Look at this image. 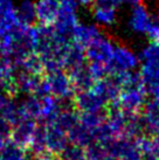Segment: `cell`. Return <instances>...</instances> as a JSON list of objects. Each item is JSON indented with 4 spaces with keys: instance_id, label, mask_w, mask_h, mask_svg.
<instances>
[{
    "instance_id": "cell-1",
    "label": "cell",
    "mask_w": 159,
    "mask_h": 160,
    "mask_svg": "<svg viewBox=\"0 0 159 160\" xmlns=\"http://www.w3.org/2000/svg\"><path fill=\"white\" fill-rule=\"evenodd\" d=\"M139 75L146 92L159 98V42H150L138 54Z\"/></svg>"
},
{
    "instance_id": "cell-2",
    "label": "cell",
    "mask_w": 159,
    "mask_h": 160,
    "mask_svg": "<svg viewBox=\"0 0 159 160\" xmlns=\"http://www.w3.org/2000/svg\"><path fill=\"white\" fill-rule=\"evenodd\" d=\"M44 80L49 95H53L62 102L70 101L75 96L76 89L71 82L70 76L63 69L47 72Z\"/></svg>"
},
{
    "instance_id": "cell-3",
    "label": "cell",
    "mask_w": 159,
    "mask_h": 160,
    "mask_svg": "<svg viewBox=\"0 0 159 160\" xmlns=\"http://www.w3.org/2000/svg\"><path fill=\"white\" fill-rule=\"evenodd\" d=\"M77 6L74 0H61L59 4L58 15L54 23L53 29L58 34L71 39V32L76 27L79 21Z\"/></svg>"
},
{
    "instance_id": "cell-4",
    "label": "cell",
    "mask_w": 159,
    "mask_h": 160,
    "mask_svg": "<svg viewBox=\"0 0 159 160\" xmlns=\"http://www.w3.org/2000/svg\"><path fill=\"white\" fill-rule=\"evenodd\" d=\"M139 66V58L132 49L126 46L116 45L111 60L106 64L108 76H115L121 72L133 71Z\"/></svg>"
},
{
    "instance_id": "cell-5",
    "label": "cell",
    "mask_w": 159,
    "mask_h": 160,
    "mask_svg": "<svg viewBox=\"0 0 159 160\" xmlns=\"http://www.w3.org/2000/svg\"><path fill=\"white\" fill-rule=\"evenodd\" d=\"M108 153L118 160H141V148L138 138H130L126 136L115 137L108 145H105Z\"/></svg>"
},
{
    "instance_id": "cell-6",
    "label": "cell",
    "mask_w": 159,
    "mask_h": 160,
    "mask_svg": "<svg viewBox=\"0 0 159 160\" xmlns=\"http://www.w3.org/2000/svg\"><path fill=\"white\" fill-rule=\"evenodd\" d=\"M146 95L147 92L143 85V82L137 84L128 85L122 88L117 103L124 111L130 112V113L139 112V110L145 105Z\"/></svg>"
},
{
    "instance_id": "cell-7",
    "label": "cell",
    "mask_w": 159,
    "mask_h": 160,
    "mask_svg": "<svg viewBox=\"0 0 159 160\" xmlns=\"http://www.w3.org/2000/svg\"><path fill=\"white\" fill-rule=\"evenodd\" d=\"M115 46L114 41L102 34L98 39L91 42L88 47H85V60L89 62L101 63L106 67V64L111 60Z\"/></svg>"
},
{
    "instance_id": "cell-8",
    "label": "cell",
    "mask_w": 159,
    "mask_h": 160,
    "mask_svg": "<svg viewBox=\"0 0 159 160\" xmlns=\"http://www.w3.org/2000/svg\"><path fill=\"white\" fill-rule=\"evenodd\" d=\"M74 105L80 113L84 112H102L106 103L102 99L93 88L77 91L74 96Z\"/></svg>"
},
{
    "instance_id": "cell-9",
    "label": "cell",
    "mask_w": 159,
    "mask_h": 160,
    "mask_svg": "<svg viewBox=\"0 0 159 160\" xmlns=\"http://www.w3.org/2000/svg\"><path fill=\"white\" fill-rule=\"evenodd\" d=\"M44 125L46 134V148L52 154H60L62 150L69 144L67 131L59 126L56 123H49Z\"/></svg>"
},
{
    "instance_id": "cell-10",
    "label": "cell",
    "mask_w": 159,
    "mask_h": 160,
    "mask_svg": "<svg viewBox=\"0 0 159 160\" xmlns=\"http://www.w3.org/2000/svg\"><path fill=\"white\" fill-rule=\"evenodd\" d=\"M36 128H38V123L35 119L23 117L14 125H12L11 140L23 148L28 147Z\"/></svg>"
},
{
    "instance_id": "cell-11",
    "label": "cell",
    "mask_w": 159,
    "mask_h": 160,
    "mask_svg": "<svg viewBox=\"0 0 159 160\" xmlns=\"http://www.w3.org/2000/svg\"><path fill=\"white\" fill-rule=\"evenodd\" d=\"M91 88L101 96L106 105L116 102L122 91V85L115 76H106L102 80L96 81Z\"/></svg>"
},
{
    "instance_id": "cell-12",
    "label": "cell",
    "mask_w": 159,
    "mask_h": 160,
    "mask_svg": "<svg viewBox=\"0 0 159 160\" xmlns=\"http://www.w3.org/2000/svg\"><path fill=\"white\" fill-rule=\"evenodd\" d=\"M151 18L152 15L145 5L138 4L132 6L128 18V28L135 34H144Z\"/></svg>"
},
{
    "instance_id": "cell-13",
    "label": "cell",
    "mask_w": 159,
    "mask_h": 160,
    "mask_svg": "<svg viewBox=\"0 0 159 160\" xmlns=\"http://www.w3.org/2000/svg\"><path fill=\"white\" fill-rule=\"evenodd\" d=\"M102 34L103 33L100 29V26L96 23L79 22L71 32V41L85 48L96 39H98Z\"/></svg>"
},
{
    "instance_id": "cell-14",
    "label": "cell",
    "mask_w": 159,
    "mask_h": 160,
    "mask_svg": "<svg viewBox=\"0 0 159 160\" xmlns=\"http://www.w3.org/2000/svg\"><path fill=\"white\" fill-rule=\"evenodd\" d=\"M63 103L62 101L54 97L53 95H46L41 97V111H40L39 120L42 124L53 123L58 118L60 112L63 110Z\"/></svg>"
},
{
    "instance_id": "cell-15",
    "label": "cell",
    "mask_w": 159,
    "mask_h": 160,
    "mask_svg": "<svg viewBox=\"0 0 159 160\" xmlns=\"http://www.w3.org/2000/svg\"><path fill=\"white\" fill-rule=\"evenodd\" d=\"M60 1L56 0H38L35 2L36 21L42 26H52L56 19Z\"/></svg>"
},
{
    "instance_id": "cell-16",
    "label": "cell",
    "mask_w": 159,
    "mask_h": 160,
    "mask_svg": "<svg viewBox=\"0 0 159 160\" xmlns=\"http://www.w3.org/2000/svg\"><path fill=\"white\" fill-rule=\"evenodd\" d=\"M84 63H85V48L77 45L74 41H71L63 55V60H62L63 69L71 70Z\"/></svg>"
},
{
    "instance_id": "cell-17",
    "label": "cell",
    "mask_w": 159,
    "mask_h": 160,
    "mask_svg": "<svg viewBox=\"0 0 159 160\" xmlns=\"http://www.w3.org/2000/svg\"><path fill=\"white\" fill-rule=\"evenodd\" d=\"M143 118L145 122L146 132L155 134L159 131V98L153 97L144 105Z\"/></svg>"
},
{
    "instance_id": "cell-18",
    "label": "cell",
    "mask_w": 159,
    "mask_h": 160,
    "mask_svg": "<svg viewBox=\"0 0 159 160\" xmlns=\"http://www.w3.org/2000/svg\"><path fill=\"white\" fill-rule=\"evenodd\" d=\"M69 76H70L71 82L75 87L76 91L90 89L96 82L93 78V76L88 69V66H85V63L69 70Z\"/></svg>"
},
{
    "instance_id": "cell-19",
    "label": "cell",
    "mask_w": 159,
    "mask_h": 160,
    "mask_svg": "<svg viewBox=\"0 0 159 160\" xmlns=\"http://www.w3.org/2000/svg\"><path fill=\"white\" fill-rule=\"evenodd\" d=\"M18 104L23 117L39 120L41 111V98L35 95H22L18 99Z\"/></svg>"
},
{
    "instance_id": "cell-20",
    "label": "cell",
    "mask_w": 159,
    "mask_h": 160,
    "mask_svg": "<svg viewBox=\"0 0 159 160\" xmlns=\"http://www.w3.org/2000/svg\"><path fill=\"white\" fill-rule=\"evenodd\" d=\"M93 19L101 27H110L117 21V9L112 6H96L93 9Z\"/></svg>"
},
{
    "instance_id": "cell-21",
    "label": "cell",
    "mask_w": 159,
    "mask_h": 160,
    "mask_svg": "<svg viewBox=\"0 0 159 160\" xmlns=\"http://www.w3.org/2000/svg\"><path fill=\"white\" fill-rule=\"evenodd\" d=\"M68 139H69V142L83 148H87L94 144L91 130L85 129L80 123H77L73 129L68 131Z\"/></svg>"
},
{
    "instance_id": "cell-22",
    "label": "cell",
    "mask_w": 159,
    "mask_h": 160,
    "mask_svg": "<svg viewBox=\"0 0 159 160\" xmlns=\"http://www.w3.org/2000/svg\"><path fill=\"white\" fill-rule=\"evenodd\" d=\"M0 160H31V153L8 139L4 142Z\"/></svg>"
},
{
    "instance_id": "cell-23",
    "label": "cell",
    "mask_w": 159,
    "mask_h": 160,
    "mask_svg": "<svg viewBox=\"0 0 159 160\" xmlns=\"http://www.w3.org/2000/svg\"><path fill=\"white\" fill-rule=\"evenodd\" d=\"M17 14L22 23L27 26L33 25L35 18V2L33 0H21L15 7Z\"/></svg>"
},
{
    "instance_id": "cell-24",
    "label": "cell",
    "mask_w": 159,
    "mask_h": 160,
    "mask_svg": "<svg viewBox=\"0 0 159 160\" xmlns=\"http://www.w3.org/2000/svg\"><path fill=\"white\" fill-rule=\"evenodd\" d=\"M18 70L26 71V72L33 74V75L40 76V74L44 72V64L38 54L32 53L19 63Z\"/></svg>"
},
{
    "instance_id": "cell-25",
    "label": "cell",
    "mask_w": 159,
    "mask_h": 160,
    "mask_svg": "<svg viewBox=\"0 0 159 160\" xmlns=\"http://www.w3.org/2000/svg\"><path fill=\"white\" fill-rule=\"evenodd\" d=\"M80 120V115H77V112L75 110H73L71 108H63V110L60 112V115L58 116V118L54 120V123H56L59 126H61L62 129L68 131L73 129Z\"/></svg>"
},
{
    "instance_id": "cell-26",
    "label": "cell",
    "mask_w": 159,
    "mask_h": 160,
    "mask_svg": "<svg viewBox=\"0 0 159 160\" xmlns=\"http://www.w3.org/2000/svg\"><path fill=\"white\" fill-rule=\"evenodd\" d=\"M29 150L32 156H38L44 152H47L46 148V134H44V125L38 124L35 132L32 137V140L29 142Z\"/></svg>"
},
{
    "instance_id": "cell-27",
    "label": "cell",
    "mask_w": 159,
    "mask_h": 160,
    "mask_svg": "<svg viewBox=\"0 0 159 160\" xmlns=\"http://www.w3.org/2000/svg\"><path fill=\"white\" fill-rule=\"evenodd\" d=\"M105 122V115L103 112H84L80 113L79 123L85 129L93 130Z\"/></svg>"
},
{
    "instance_id": "cell-28",
    "label": "cell",
    "mask_w": 159,
    "mask_h": 160,
    "mask_svg": "<svg viewBox=\"0 0 159 160\" xmlns=\"http://www.w3.org/2000/svg\"><path fill=\"white\" fill-rule=\"evenodd\" d=\"M85 156V148L69 142L60 153L61 160H80Z\"/></svg>"
},
{
    "instance_id": "cell-29",
    "label": "cell",
    "mask_w": 159,
    "mask_h": 160,
    "mask_svg": "<svg viewBox=\"0 0 159 160\" xmlns=\"http://www.w3.org/2000/svg\"><path fill=\"white\" fill-rule=\"evenodd\" d=\"M151 42H159V17H152L144 33Z\"/></svg>"
},
{
    "instance_id": "cell-30",
    "label": "cell",
    "mask_w": 159,
    "mask_h": 160,
    "mask_svg": "<svg viewBox=\"0 0 159 160\" xmlns=\"http://www.w3.org/2000/svg\"><path fill=\"white\" fill-rule=\"evenodd\" d=\"M88 69L90 71V74L93 76V78L95 81L102 80L108 76V71H106V67L104 64L101 63H95V62H89Z\"/></svg>"
},
{
    "instance_id": "cell-31",
    "label": "cell",
    "mask_w": 159,
    "mask_h": 160,
    "mask_svg": "<svg viewBox=\"0 0 159 160\" xmlns=\"http://www.w3.org/2000/svg\"><path fill=\"white\" fill-rule=\"evenodd\" d=\"M11 132H12V124L5 118L0 117V140L6 142L11 139Z\"/></svg>"
},
{
    "instance_id": "cell-32",
    "label": "cell",
    "mask_w": 159,
    "mask_h": 160,
    "mask_svg": "<svg viewBox=\"0 0 159 160\" xmlns=\"http://www.w3.org/2000/svg\"><path fill=\"white\" fill-rule=\"evenodd\" d=\"M12 8H14L13 0H0V17Z\"/></svg>"
},
{
    "instance_id": "cell-33",
    "label": "cell",
    "mask_w": 159,
    "mask_h": 160,
    "mask_svg": "<svg viewBox=\"0 0 159 160\" xmlns=\"http://www.w3.org/2000/svg\"><path fill=\"white\" fill-rule=\"evenodd\" d=\"M76 4L80 5V6H91V5L95 2V0H74Z\"/></svg>"
},
{
    "instance_id": "cell-34",
    "label": "cell",
    "mask_w": 159,
    "mask_h": 160,
    "mask_svg": "<svg viewBox=\"0 0 159 160\" xmlns=\"http://www.w3.org/2000/svg\"><path fill=\"white\" fill-rule=\"evenodd\" d=\"M143 0H124V4L129 5V6H136L138 4H141Z\"/></svg>"
},
{
    "instance_id": "cell-35",
    "label": "cell",
    "mask_w": 159,
    "mask_h": 160,
    "mask_svg": "<svg viewBox=\"0 0 159 160\" xmlns=\"http://www.w3.org/2000/svg\"><path fill=\"white\" fill-rule=\"evenodd\" d=\"M114 1V5H115V7H117V6H119V5L124 4V0H112Z\"/></svg>"
},
{
    "instance_id": "cell-36",
    "label": "cell",
    "mask_w": 159,
    "mask_h": 160,
    "mask_svg": "<svg viewBox=\"0 0 159 160\" xmlns=\"http://www.w3.org/2000/svg\"><path fill=\"white\" fill-rule=\"evenodd\" d=\"M80 160H90V159H89V158L87 156H84L83 158H82V159H80Z\"/></svg>"
},
{
    "instance_id": "cell-37",
    "label": "cell",
    "mask_w": 159,
    "mask_h": 160,
    "mask_svg": "<svg viewBox=\"0 0 159 160\" xmlns=\"http://www.w3.org/2000/svg\"><path fill=\"white\" fill-rule=\"evenodd\" d=\"M157 13H158V17H159V1H158V5H157Z\"/></svg>"
},
{
    "instance_id": "cell-38",
    "label": "cell",
    "mask_w": 159,
    "mask_h": 160,
    "mask_svg": "<svg viewBox=\"0 0 159 160\" xmlns=\"http://www.w3.org/2000/svg\"><path fill=\"white\" fill-rule=\"evenodd\" d=\"M0 55H1V43H0Z\"/></svg>"
},
{
    "instance_id": "cell-39",
    "label": "cell",
    "mask_w": 159,
    "mask_h": 160,
    "mask_svg": "<svg viewBox=\"0 0 159 160\" xmlns=\"http://www.w3.org/2000/svg\"><path fill=\"white\" fill-rule=\"evenodd\" d=\"M56 1H61V0H56Z\"/></svg>"
},
{
    "instance_id": "cell-40",
    "label": "cell",
    "mask_w": 159,
    "mask_h": 160,
    "mask_svg": "<svg viewBox=\"0 0 159 160\" xmlns=\"http://www.w3.org/2000/svg\"><path fill=\"white\" fill-rule=\"evenodd\" d=\"M157 1H159V0H157Z\"/></svg>"
}]
</instances>
